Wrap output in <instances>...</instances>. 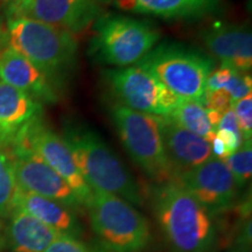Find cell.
<instances>
[{
  "label": "cell",
  "mask_w": 252,
  "mask_h": 252,
  "mask_svg": "<svg viewBox=\"0 0 252 252\" xmlns=\"http://www.w3.org/2000/svg\"><path fill=\"white\" fill-rule=\"evenodd\" d=\"M207 115H208V121H209L212 127L216 132L217 127H219V125H220V119H222L223 112L215 111V110H207Z\"/></svg>",
  "instance_id": "obj_27"
},
{
  "label": "cell",
  "mask_w": 252,
  "mask_h": 252,
  "mask_svg": "<svg viewBox=\"0 0 252 252\" xmlns=\"http://www.w3.org/2000/svg\"><path fill=\"white\" fill-rule=\"evenodd\" d=\"M244 140L252 139V94L236 100L231 105Z\"/></svg>",
  "instance_id": "obj_23"
},
{
  "label": "cell",
  "mask_w": 252,
  "mask_h": 252,
  "mask_svg": "<svg viewBox=\"0 0 252 252\" xmlns=\"http://www.w3.org/2000/svg\"><path fill=\"white\" fill-rule=\"evenodd\" d=\"M124 11L161 19H193L212 13L219 0H116Z\"/></svg>",
  "instance_id": "obj_19"
},
{
  "label": "cell",
  "mask_w": 252,
  "mask_h": 252,
  "mask_svg": "<svg viewBox=\"0 0 252 252\" xmlns=\"http://www.w3.org/2000/svg\"><path fill=\"white\" fill-rule=\"evenodd\" d=\"M63 139L91 190L113 194L135 206L143 204L144 198L137 181L96 132L69 126Z\"/></svg>",
  "instance_id": "obj_2"
},
{
  "label": "cell",
  "mask_w": 252,
  "mask_h": 252,
  "mask_svg": "<svg viewBox=\"0 0 252 252\" xmlns=\"http://www.w3.org/2000/svg\"><path fill=\"white\" fill-rule=\"evenodd\" d=\"M160 32L152 25L125 15L97 19L90 53L97 61L115 67L138 64L157 46Z\"/></svg>",
  "instance_id": "obj_7"
},
{
  "label": "cell",
  "mask_w": 252,
  "mask_h": 252,
  "mask_svg": "<svg viewBox=\"0 0 252 252\" xmlns=\"http://www.w3.org/2000/svg\"><path fill=\"white\" fill-rule=\"evenodd\" d=\"M0 81L17 88L39 103H53L59 98L53 77L9 47L0 54Z\"/></svg>",
  "instance_id": "obj_14"
},
{
  "label": "cell",
  "mask_w": 252,
  "mask_h": 252,
  "mask_svg": "<svg viewBox=\"0 0 252 252\" xmlns=\"http://www.w3.org/2000/svg\"><path fill=\"white\" fill-rule=\"evenodd\" d=\"M62 234L30 214L12 209L7 226V242L12 252H45Z\"/></svg>",
  "instance_id": "obj_18"
},
{
  "label": "cell",
  "mask_w": 252,
  "mask_h": 252,
  "mask_svg": "<svg viewBox=\"0 0 252 252\" xmlns=\"http://www.w3.org/2000/svg\"><path fill=\"white\" fill-rule=\"evenodd\" d=\"M7 45L50 77L69 70L77 55L74 34L26 17L6 19Z\"/></svg>",
  "instance_id": "obj_4"
},
{
  "label": "cell",
  "mask_w": 252,
  "mask_h": 252,
  "mask_svg": "<svg viewBox=\"0 0 252 252\" xmlns=\"http://www.w3.org/2000/svg\"><path fill=\"white\" fill-rule=\"evenodd\" d=\"M18 144L26 145L47 165L64 179L82 204L86 207L93 190L84 181L68 144L39 119L32 123Z\"/></svg>",
  "instance_id": "obj_11"
},
{
  "label": "cell",
  "mask_w": 252,
  "mask_h": 252,
  "mask_svg": "<svg viewBox=\"0 0 252 252\" xmlns=\"http://www.w3.org/2000/svg\"><path fill=\"white\" fill-rule=\"evenodd\" d=\"M158 224L173 252H210L216 226L206 208L178 181L161 182L153 191Z\"/></svg>",
  "instance_id": "obj_1"
},
{
  "label": "cell",
  "mask_w": 252,
  "mask_h": 252,
  "mask_svg": "<svg viewBox=\"0 0 252 252\" xmlns=\"http://www.w3.org/2000/svg\"><path fill=\"white\" fill-rule=\"evenodd\" d=\"M6 14H5V11L4 8H2V6L0 5V28H6Z\"/></svg>",
  "instance_id": "obj_29"
},
{
  "label": "cell",
  "mask_w": 252,
  "mask_h": 252,
  "mask_svg": "<svg viewBox=\"0 0 252 252\" xmlns=\"http://www.w3.org/2000/svg\"><path fill=\"white\" fill-rule=\"evenodd\" d=\"M32 0H0V5L4 8L6 19L17 17L30 4Z\"/></svg>",
  "instance_id": "obj_26"
},
{
  "label": "cell",
  "mask_w": 252,
  "mask_h": 252,
  "mask_svg": "<svg viewBox=\"0 0 252 252\" xmlns=\"http://www.w3.org/2000/svg\"><path fill=\"white\" fill-rule=\"evenodd\" d=\"M138 65L180 98L202 103L207 80L214 67L207 55L176 43L154 47Z\"/></svg>",
  "instance_id": "obj_6"
},
{
  "label": "cell",
  "mask_w": 252,
  "mask_h": 252,
  "mask_svg": "<svg viewBox=\"0 0 252 252\" xmlns=\"http://www.w3.org/2000/svg\"><path fill=\"white\" fill-rule=\"evenodd\" d=\"M4 245H5V238L2 237L1 234H0V251H1V249L4 248Z\"/></svg>",
  "instance_id": "obj_30"
},
{
  "label": "cell",
  "mask_w": 252,
  "mask_h": 252,
  "mask_svg": "<svg viewBox=\"0 0 252 252\" xmlns=\"http://www.w3.org/2000/svg\"><path fill=\"white\" fill-rule=\"evenodd\" d=\"M41 111V103L0 81V147L15 146L32 123L40 118Z\"/></svg>",
  "instance_id": "obj_13"
},
{
  "label": "cell",
  "mask_w": 252,
  "mask_h": 252,
  "mask_svg": "<svg viewBox=\"0 0 252 252\" xmlns=\"http://www.w3.org/2000/svg\"><path fill=\"white\" fill-rule=\"evenodd\" d=\"M14 208L30 214L62 235L74 238L83 235V225L76 213L58 201L28 193L18 187L13 200Z\"/></svg>",
  "instance_id": "obj_17"
},
{
  "label": "cell",
  "mask_w": 252,
  "mask_h": 252,
  "mask_svg": "<svg viewBox=\"0 0 252 252\" xmlns=\"http://www.w3.org/2000/svg\"><path fill=\"white\" fill-rule=\"evenodd\" d=\"M17 189L12 158L7 150L0 147V216H5L12 212Z\"/></svg>",
  "instance_id": "obj_21"
},
{
  "label": "cell",
  "mask_w": 252,
  "mask_h": 252,
  "mask_svg": "<svg viewBox=\"0 0 252 252\" xmlns=\"http://www.w3.org/2000/svg\"><path fill=\"white\" fill-rule=\"evenodd\" d=\"M106 81L122 105L135 111L168 117L182 100L138 64L108 70Z\"/></svg>",
  "instance_id": "obj_8"
},
{
  "label": "cell",
  "mask_w": 252,
  "mask_h": 252,
  "mask_svg": "<svg viewBox=\"0 0 252 252\" xmlns=\"http://www.w3.org/2000/svg\"><path fill=\"white\" fill-rule=\"evenodd\" d=\"M161 132L174 179L213 157L209 140L186 130L169 117H162Z\"/></svg>",
  "instance_id": "obj_15"
},
{
  "label": "cell",
  "mask_w": 252,
  "mask_h": 252,
  "mask_svg": "<svg viewBox=\"0 0 252 252\" xmlns=\"http://www.w3.org/2000/svg\"><path fill=\"white\" fill-rule=\"evenodd\" d=\"M45 252H106L98 249H94L82 242L80 238L69 237L62 235L58 239H55L52 244L47 248Z\"/></svg>",
  "instance_id": "obj_24"
},
{
  "label": "cell",
  "mask_w": 252,
  "mask_h": 252,
  "mask_svg": "<svg viewBox=\"0 0 252 252\" xmlns=\"http://www.w3.org/2000/svg\"><path fill=\"white\" fill-rule=\"evenodd\" d=\"M225 252H248V251H244V250H238V249H231V250L225 251Z\"/></svg>",
  "instance_id": "obj_31"
},
{
  "label": "cell",
  "mask_w": 252,
  "mask_h": 252,
  "mask_svg": "<svg viewBox=\"0 0 252 252\" xmlns=\"http://www.w3.org/2000/svg\"><path fill=\"white\" fill-rule=\"evenodd\" d=\"M111 116L126 152L138 167L158 184L174 179L162 139L160 116L116 105Z\"/></svg>",
  "instance_id": "obj_5"
},
{
  "label": "cell",
  "mask_w": 252,
  "mask_h": 252,
  "mask_svg": "<svg viewBox=\"0 0 252 252\" xmlns=\"http://www.w3.org/2000/svg\"><path fill=\"white\" fill-rule=\"evenodd\" d=\"M168 117L186 130L204 139L210 141L215 137V130L208 121L207 109L202 102L182 99Z\"/></svg>",
  "instance_id": "obj_20"
},
{
  "label": "cell",
  "mask_w": 252,
  "mask_h": 252,
  "mask_svg": "<svg viewBox=\"0 0 252 252\" xmlns=\"http://www.w3.org/2000/svg\"><path fill=\"white\" fill-rule=\"evenodd\" d=\"M204 45L222 64L242 72L252 67V34L245 27L214 24L202 33Z\"/></svg>",
  "instance_id": "obj_16"
},
{
  "label": "cell",
  "mask_w": 252,
  "mask_h": 252,
  "mask_svg": "<svg viewBox=\"0 0 252 252\" xmlns=\"http://www.w3.org/2000/svg\"><path fill=\"white\" fill-rule=\"evenodd\" d=\"M8 153L13 162L15 180L19 188L28 193L58 201L71 208L74 212L81 209L80 200L67 181L26 145L17 144Z\"/></svg>",
  "instance_id": "obj_10"
},
{
  "label": "cell",
  "mask_w": 252,
  "mask_h": 252,
  "mask_svg": "<svg viewBox=\"0 0 252 252\" xmlns=\"http://www.w3.org/2000/svg\"><path fill=\"white\" fill-rule=\"evenodd\" d=\"M99 13L100 0H32L17 17L34 19L74 34L86 30Z\"/></svg>",
  "instance_id": "obj_12"
},
{
  "label": "cell",
  "mask_w": 252,
  "mask_h": 252,
  "mask_svg": "<svg viewBox=\"0 0 252 252\" xmlns=\"http://www.w3.org/2000/svg\"><path fill=\"white\" fill-rule=\"evenodd\" d=\"M86 208L91 228L104 251L141 252L149 247V220L124 198L93 190Z\"/></svg>",
  "instance_id": "obj_3"
},
{
  "label": "cell",
  "mask_w": 252,
  "mask_h": 252,
  "mask_svg": "<svg viewBox=\"0 0 252 252\" xmlns=\"http://www.w3.org/2000/svg\"><path fill=\"white\" fill-rule=\"evenodd\" d=\"M232 98L230 94L224 89H219L214 91H207L204 94L203 104L207 110H215L224 113L226 110L231 108Z\"/></svg>",
  "instance_id": "obj_25"
},
{
  "label": "cell",
  "mask_w": 252,
  "mask_h": 252,
  "mask_svg": "<svg viewBox=\"0 0 252 252\" xmlns=\"http://www.w3.org/2000/svg\"><path fill=\"white\" fill-rule=\"evenodd\" d=\"M174 180L187 189L212 216L229 210L238 198V185L224 160L216 157L178 175Z\"/></svg>",
  "instance_id": "obj_9"
},
{
  "label": "cell",
  "mask_w": 252,
  "mask_h": 252,
  "mask_svg": "<svg viewBox=\"0 0 252 252\" xmlns=\"http://www.w3.org/2000/svg\"><path fill=\"white\" fill-rule=\"evenodd\" d=\"M6 45H7V32H6V28H0V54L2 50L7 48Z\"/></svg>",
  "instance_id": "obj_28"
},
{
  "label": "cell",
  "mask_w": 252,
  "mask_h": 252,
  "mask_svg": "<svg viewBox=\"0 0 252 252\" xmlns=\"http://www.w3.org/2000/svg\"><path fill=\"white\" fill-rule=\"evenodd\" d=\"M224 160L225 165L234 176L239 188L250 181L252 173V144L251 140H244L237 151L231 153Z\"/></svg>",
  "instance_id": "obj_22"
}]
</instances>
